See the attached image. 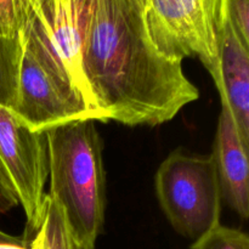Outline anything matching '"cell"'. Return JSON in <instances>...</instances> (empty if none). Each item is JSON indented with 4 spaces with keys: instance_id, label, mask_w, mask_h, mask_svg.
<instances>
[{
    "instance_id": "6da1fadb",
    "label": "cell",
    "mask_w": 249,
    "mask_h": 249,
    "mask_svg": "<svg viewBox=\"0 0 249 249\" xmlns=\"http://www.w3.org/2000/svg\"><path fill=\"white\" fill-rule=\"evenodd\" d=\"M147 0H92L82 36V70L104 122L156 126L172 121L199 91L182 62L153 46Z\"/></svg>"
},
{
    "instance_id": "7a4b0ae2",
    "label": "cell",
    "mask_w": 249,
    "mask_h": 249,
    "mask_svg": "<svg viewBox=\"0 0 249 249\" xmlns=\"http://www.w3.org/2000/svg\"><path fill=\"white\" fill-rule=\"evenodd\" d=\"M96 121L80 119L45 131L49 194L63 209L75 242L95 249L106 213V174Z\"/></svg>"
},
{
    "instance_id": "3957f363",
    "label": "cell",
    "mask_w": 249,
    "mask_h": 249,
    "mask_svg": "<svg viewBox=\"0 0 249 249\" xmlns=\"http://www.w3.org/2000/svg\"><path fill=\"white\" fill-rule=\"evenodd\" d=\"M92 0H22V48L88 111L104 122L82 70V36ZM105 123V122H104Z\"/></svg>"
},
{
    "instance_id": "277c9868",
    "label": "cell",
    "mask_w": 249,
    "mask_h": 249,
    "mask_svg": "<svg viewBox=\"0 0 249 249\" xmlns=\"http://www.w3.org/2000/svg\"><path fill=\"white\" fill-rule=\"evenodd\" d=\"M158 203L175 232L190 240L220 224L223 195L211 155L173 151L155 177Z\"/></svg>"
},
{
    "instance_id": "5b68a950",
    "label": "cell",
    "mask_w": 249,
    "mask_h": 249,
    "mask_svg": "<svg viewBox=\"0 0 249 249\" xmlns=\"http://www.w3.org/2000/svg\"><path fill=\"white\" fill-rule=\"evenodd\" d=\"M145 22L153 46L164 57L180 62L197 57L218 84L226 0H147Z\"/></svg>"
},
{
    "instance_id": "8992f818",
    "label": "cell",
    "mask_w": 249,
    "mask_h": 249,
    "mask_svg": "<svg viewBox=\"0 0 249 249\" xmlns=\"http://www.w3.org/2000/svg\"><path fill=\"white\" fill-rule=\"evenodd\" d=\"M0 160L26 215V246L39 229L49 178L45 131H33L12 112L0 106ZM28 247V246H27Z\"/></svg>"
},
{
    "instance_id": "52a82bcc",
    "label": "cell",
    "mask_w": 249,
    "mask_h": 249,
    "mask_svg": "<svg viewBox=\"0 0 249 249\" xmlns=\"http://www.w3.org/2000/svg\"><path fill=\"white\" fill-rule=\"evenodd\" d=\"M12 113L31 130L40 133L80 119L96 121V117L68 94L23 48L18 99Z\"/></svg>"
},
{
    "instance_id": "ba28073f",
    "label": "cell",
    "mask_w": 249,
    "mask_h": 249,
    "mask_svg": "<svg viewBox=\"0 0 249 249\" xmlns=\"http://www.w3.org/2000/svg\"><path fill=\"white\" fill-rule=\"evenodd\" d=\"M220 102L221 111L213 156L221 195L237 215L247 219L249 215V148L241 140L229 107L223 100Z\"/></svg>"
},
{
    "instance_id": "9c48e42d",
    "label": "cell",
    "mask_w": 249,
    "mask_h": 249,
    "mask_svg": "<svg viewBox=\"0 0 249 249\" xmlns=\"http://www.w3.org/2000/svg\"><path fill=\"white\" fill-rule=\"evenodd\" d=\"M215 87L230 109L241 140L249 148V49L228 21L219 38V82Z\"/></svg>"
},
{
    "instance_id": "30bf717a",
    "label": "cell",
    "mask_w": 249,
    "mask_h": 249,
    "mask_svg": "<svg viewBox=\"0 0 249 249\" xmlns=\"http://www.w3.org/2000/svg\"><path fill=\"white\" fill-rule=\"evenodd\" d=\"M32 249H82L72 235L63 209L46 195L41 224L28 242Z\"/></svg>"
},
{
    "instance_id": "8fae6325",
    "label": "cell",
    "mask_w": 249,
    "mask_h": 249,
    "mask_svg": "<svg viewBox=\"0 0 249 249\" xmlns=\"http://www.w3.org/2000/svg\"><path fill=\"white\" fill-rule=\"evenodd\" d=\"M22 44L19 38L0 36V106L12 112L17 105Z\"/></svg>"
},
{
    "instance_id": "7c38bea8",
    "label": "cell",
    "mask_w": 249,
    "mask_h": 249,
    "mask_svg": "<svg viewBox=\"0 0 249 249\" xmlns=\"http://www.w3.org/2000/svg\"><path fill=\"white\" fill-rule=\"evenodd\" d=\"M191 249H249V237L242 230L218 224L195 240Z\"/></svg>"
},
{
    "instance_id": "4fadbf2b",
    "label": "cell",
    "mask_w": 249,
    "mask_h": 249,
    "mask_svg": "<svg viewBox=\"0 0 249 249\" xmlns=\"http://www.w3.org/2000/svg\"><path fill=\"white\" fill-rule=\"evenodd\" d=\"M226 21L249 49V0H226Z\"/></svg>"
},
{
    "instance_id": "5bb4252c",
    "label": "cell",
    "mask_w": 249,
    "mask_h": 249,
    "mask_svg": "<svg viewBox=\"0 0 249 249\" xmlns=\"http://www.w3.org/2000/svg\"><path fill=\"white\" fill-rule=\"evenodd\" d=\"M21 16L22 0H0V36L17 38Z\"/></svg>"
},
{
    "instance_id": "9a60e30c",
    "label": "cell",
    "mask_w": 249,
    "mask_h": 249,
    "mask_svg": "<svg viewBox=\"0 0 249 249\" xmlns=\"http://www.w3.org/2000/svg\"><path fill=\"white\" fill-rule=\"evenodd\" d=\"M17 206H19L18 197L6 169L0 160V214L9 213Z\"/></svg>"
},
{
    "instance_id": "2e32d148",
    "label": "cell",
    "mask_w": 249,
    "mask_h": 249,
    "mask_svg": "<svg viewBox=\"0 0 249 249\" xmlns=\"http://www.w3.org/2000/svg\"><path fill=\"white\" fill-rule=\"evenodd\" d=\"M0 243H14V245L26 246L23 237H17V236L9 235V233L4 232L1 230H0Z\"/></svg>"
},
{
    "instance_id": "e0dca14e",
    "label": "cell",
    "mask_w": 249,
    "mask_h": 249,
    "mask_svg": "<svg viewBox=\"0 0 249 249\" xmlns=\"http://www.w3.org/2000/svg\"><path fill=\"white\" fill-rule=\"evenodd\" d=\"M0 249H32L23 245H14V243H0Z\"/></svg>"
}]
</instances>
